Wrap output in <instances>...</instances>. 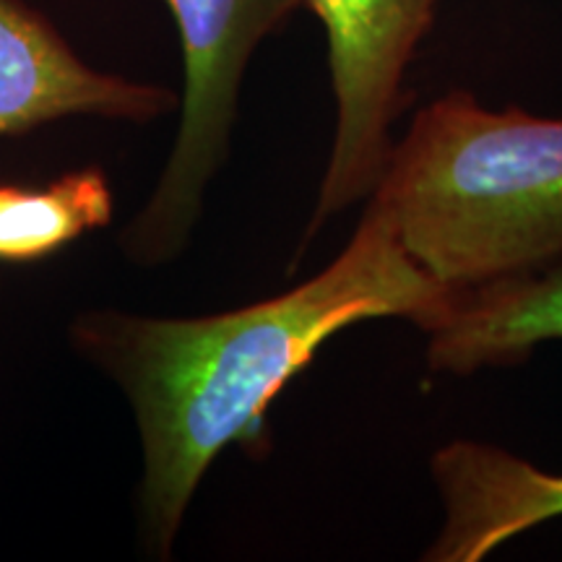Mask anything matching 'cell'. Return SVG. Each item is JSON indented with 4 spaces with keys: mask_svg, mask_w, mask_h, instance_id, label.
Listing matches in <instances>:
<instances>
[{
    "mask_svg": "<svg viewBox=\"0 0 562 562\" xmlns=\"http://www.w3.org/2000/svg\"><path fill=\"white\" fill-rule=\"evenodd\" d=\"M456 290L412 261L381 203L368 199L339 256L277 297L206 318L81 315L74 341L121 383L138 422L140 529L170 554L195 490L229 446L269 453L273 398L344 328L406 318L435 326Z\"/></svg>",
    "mask_w": 562,
    "mask_h": 562,
    "instance_id": "cell-1",
    "label": "cell"
},
{
    "mask_svg": "<svg viewBox=\"0 0 562 562\" xmlns=\"http://www.w3.org/2000/svg\"><path fill=\"white\" fill-rule=\"evenodd\" d=\"M370 199L451 290L562 263V117L448 91L412 117Z\"/></svg>",
    "mask_w": 562,
    "mask_h": 562,
    "instance_id": "cell-2",
    "label": "cell"
},
{
    "mask_svg": "<svg viewBox=\"0 0 562 562\" xmlns=\"http://www.w3.org/2000/svg\"><path fill=\"white\" fill-rule=\"evenodd\" d=\"M182 47V115L157 191L123 235L131 261H172L191 240L211 178L229 154L245 68L305 0H165Z\"/></svg>",
    "mask_w": 562,
    "mask_h": 562,
    "instance_id": "cell-3",
    "label": "cell"
},
{
    "mask_svg": "<svg viewBox=\"0 0 562 562\" xmlns=\"http://www.w3.org/2000/svg\"><path fill=\"white\" fill-rule=\"evenodd\" d=\"M328 37L336 133L305 243L351 203L370 199L391 159L404 76L438 0H305Z\"/></svg>",
    "mask_w": 562,
    "mask_h": 562,
    "instance_id": "cell-4",
    "label": "cell"
},
{
    "mask_svg": "<svg viewBox=\"0 0 562 562\" xmlns=\"http://www.w3.org/2000/svg\"><path fill=\"white\" fill-rule=\"evenodd\" d=\"M175 104L170 89L87 66L42 13L0 0V138L70 115L149 123Z\"/></svg>",
    "mask_w": 562,
    "mask_h": 562,
    "instance_id": "cell-5",
    "label": "cell"
},
{
    "mask_svg": "<svg viewBox=\"0 0 562 562\" xmlns=\"http://www.w3.org/2000/svg\"><path fill=\"white\" fill-rule=\"evenodd\" d=\"M430 472L442 503L432 562H480L510 539L562 518V474L476 440L438 448Z\"/></svg>",
    "mask_w": 562,
    "mask_h": 562,
    "instance_id": "cell-6",
    "label": "cell"
},
{
    "mask_svg": "<svg viewBox=\"0 0 562 562\" xmlns=\"http://www.w3.org/2000/svg\"><path fill=\"white\" fill-rule=\"evenodd\" d=\"M425 334L432 372L472 375L526 364L539 344L562 341V263L456 290Z\"/></svg>",
    "mask_w": 562,
    "mask_h": 562,
    "instance_id": "cell-7",
    "label": "cell"
},
{
    "mask_svg": "<svg viewBox=\"0 0 562 562\" xmlns=\"http://www.w3.org/2000/svg\"><path fill=\"white\" fill-rule=\"evenodd\" d=\"M112 220V191L100 167L60 175L45 186L0 182V263L53 258Z\"/></svg>",
    "mask_w": 562,
    "mask_h": 562,
    "instance_id": "cell-8",
    "label": "cell"
}]
</instances>
